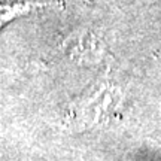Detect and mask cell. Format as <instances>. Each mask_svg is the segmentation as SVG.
<instances>
[{
  "label": "cell",
  "mask_w": 161,
  "mask_h": 161,
  "mask_svg": "<svg viewBox=\"0 0 161 161\" xmlns=\"http://www.w3.org/2000/svg\"><path fill=\"white\" fill-rule=\"evenodd\" d=\"M46 6V3H14V5H2L0 3V27H3L6 23H9L18 15L27 14L35 8Z\"/></svg>",
  "instance_id": "obj_1"
}]
</instances>
